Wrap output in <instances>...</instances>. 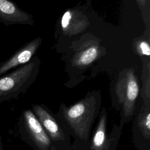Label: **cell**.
I'll list each match as a JSON object with an SVG mask.
<instances>
[{"label": "cell", "mask_w": 150, "mask_h": 150, "mask_svg": "<svg viewBox=\"0 0 150 150\" xmlns=\"http://www.w3.org/2000/svg\"><path fill=\"white\" fill-rule=\"evenodd\" d=\"M136 50L141 56H149L150 47L148 42L145 40H138L135 45Z\"/></svg>", "instance_id": "12"}, {"label": "cell", "mask_w": 150, "mask_h": 150, "mask_svg": "<svg viewBox=\"0 0 150 150\" xmlns=\"http://www.w3.org/2000/svg\"><path fill=\"white\" fill-rule=\"evenodd\" d=\"M135 1L139 6L140 9H141L142 11H143V9L146 6L147 0H135Z\"/></svg>", "instance_id": "13"}, {"label": "cell", "mask_w": 150, "mask_h": 150, "mask_svg": "<svg viewBox=\"0 0 150 150\" xmlns=\"http://www.w3.org/2000/svg\"><path fill=\"white\" fill-rule=\"evenodd\" d=\"M0 150H1V148H0Z\"/></svg>", "instance_id": "15"}, {"label": "cell", "mask_w": 150, "mask_h": 150, "mask_svg": "<svg viewBox=\"0 0 150 150\" xmlns=\"http://www.w3.org/2000/svg\"><path fill=\"white\" fill-rule=\"evenodd\" d=\"M101 105V93L96 90L88 92L84 98L70 106L60 104L55 115L73 138L72 145L75 148L82 150L87 146Z\"/></svg>", "instance_id": "1"}, {"label": "cell", "mask_w": 150, "mask_h": 150, "mask_svg": "<svg viewBox=\"0 0 150 150\" xmlns=\"http://www.w3.org/2000/svg\"><path fill=\"white\" fill-rule=\"evenodd\" d=\"M139 91L135 70L133 68L124 70L118 76L111 92L112 107L120 113V127L123 128L133 118Z\"/></svg>", "instance_id": "2"}, {"label": "cell", "mask_w": 150, "mask_h": 150, "mask_svg": "<svg viewBox=\"0 0 150 150\" xmlns=\"http://www.w3.org/2000/svg\"><path fill=\"white\" fill-rule=\"evenodd\" d=\"M87 16L81 11L69 9L62 15L60 24L64 35L69 36L76 35L85 30L89 25Z\"/></svg>", "instance_id": "10"}, {"label": "cell", "mask_w": 150, "mask_h": 150, "mask_svg": "<svg viewBox=\"0 0 150 150\" xmlns=\"http://www.w3.org/2000/svg\"><path fill=\"white\" fill-rule=\"evenodd\" d=\"M98 118L88 143L82 150H116L122 128L114 124L111 131H108V112L105 107L101 108Z\"/></svg>", "instance_id": "5"}, {"label": "cell", "mask_w": 150, "mask_h": 150, "mask_svg": "<svg viewBox=\"0 0 150 150\" xmlns=\"http://www.w3.org/2000/svg\"><path fill=\"white\" fill-rule=\"evenodd\" d=\"M20 123L23 136L35 150H49L52 142L32 110L23 112Z\"/></svg>", "instance_id": "6"}, {"label": "cell", "mask_w": 150, "mask_h": 150, "mask_svg": "<svg viewBox=\"0 0 150 150\" xmlns=\"http://www.w3.org/2000/svg\"><path fill=\"white\" fill-rule=\"evenodd\" d=\"M0 22L6 26L34 24L33 15L20 9L11 0H0Z\"/></svg>", "instance_id": "9"}, {"label": "cell", "mask_w": 150, "mask_h": 150, "mask_svg": "<svg viewBox=\"0 0 150 150\" xmlns=\"http://www.w3.org/2000/svg\"><path fill=\"white\" fill-rule=\"evenodd\" d=\"M49 150H80V149L75 148L73 145V146H72L71 148H70V149H57V148H54V146H53L52 145V146H50Z\"/></svg>", "instance_id": "14"}, {"label": "cell", "mask_w": 150, "mask_h": 150, "mask_svg": "<svg viewBox=\"0 0 150 150\" xmlns=\"http://www.w3.org/2000/svg\"><path fill=\"white\" fill-rule=\"evenodd\" d=\"M32 109L53 146L59 149H67L73 146L70 136L47 107L43 104H33Z\"/></svg>", "instance_id": "4"}, {"label": "cell", "mask_w": 150, "mask_h": 150, "mask_svg": "<svg viewBox=\"0 0 150 150\" xmlns=\"http://www.w3.org/2000/svg\"><path fill=\"white\" fill-rule=\"evenodd\" d=\"M101 53L98 43L95 41H88L74 54L71 63L77 67H86L94 62Z\"/></svg>", "instance_id": "11"}, {"label": "cell", "mask_w": 150, "mask_h": 150, "mask_svg": "<svg viewBox=\"0 0 150 150\" xmlns=\"http://www.w3.org/2000/svg\"><path fill=\"white\" fill-rule=\"evenodd\" d=\"M40 63L38 57H33L27 63L0 76V102L26 92L38 75Z\"/></svg>", "instance_id": "3"}, {"label": "cell", "mask_w": 150, "mask_h": 150, "mask_svg": "<svg viewBox=\"0 0 150 150\" xmlns=\"http://www.w3.org/2000/svg\"><path fill=\"white\" fill-rule=\"evenodd\" d=\"M131 121L132 143L138 150H150V106L137 104Z\"/></svg>", "instance_id": "7"}, {"label": "cell", "mask_w": 150, "mask_h": 150, "mask_svg": "<svg viewBox=\"0 0 150 150\" xmlns=\"http://www.w3.org/2000/svg\"><path fill=\"white\" fill-rule=\"evenodd\" d=\"M42 42L41 38H35L25 44L9 59L0 63V76L10 70L29 62L36 52Z\"/></svg>", "instance_id": "8"}]
</instances>
